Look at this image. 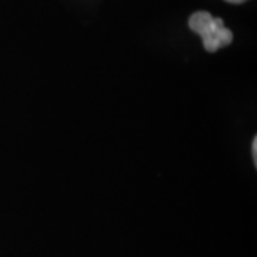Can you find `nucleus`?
I'll list each match as a JSON object with an SVG mask.
<instances>
[{"instance_id":"obj_1","label":"nucleus","mask_w":257,"mask_h":257,"mask_svg":"<svg viewBox=\"0 0 257 257\" xmlns=\"http://www.w3.org/2000/svg\"><path fill=\"white\" fill-rule=\"evenodd\" d=\"M189 28L200 35L203 46L207 52H216L220 47L227 46L233 40V35L224 26L220 18H213L207 12H197L189 19Z\"/></svg>"},{"instance_id":"obj_3","label":"nucleus","mask_w":257,"mask_h":257,"mask_svg":"<svg viewBox=\"0 0 257 257\" xmlns=\"http://www.w3.org/2000/svg\"><path fill=\"white\" fill-rule=\"evenodd\" d=\"M226 2H229V3H234V5H239V3H243V2H246V0H226Z\"/></svg>"},{"instance_id":"obj_2","label":"nucleus","mask_w":257,"mask_h":257,"mask_svg":"<svg viewBox=\"0 0 257 257\" xmlns=\"http://www.w3.org/2000/svg\"><path fill=\"white\" fill-rule=\"evenodd\" d=\"M253 159H254V163L257 162V139L253 140Z\"/></svg>"}]
</instances>
